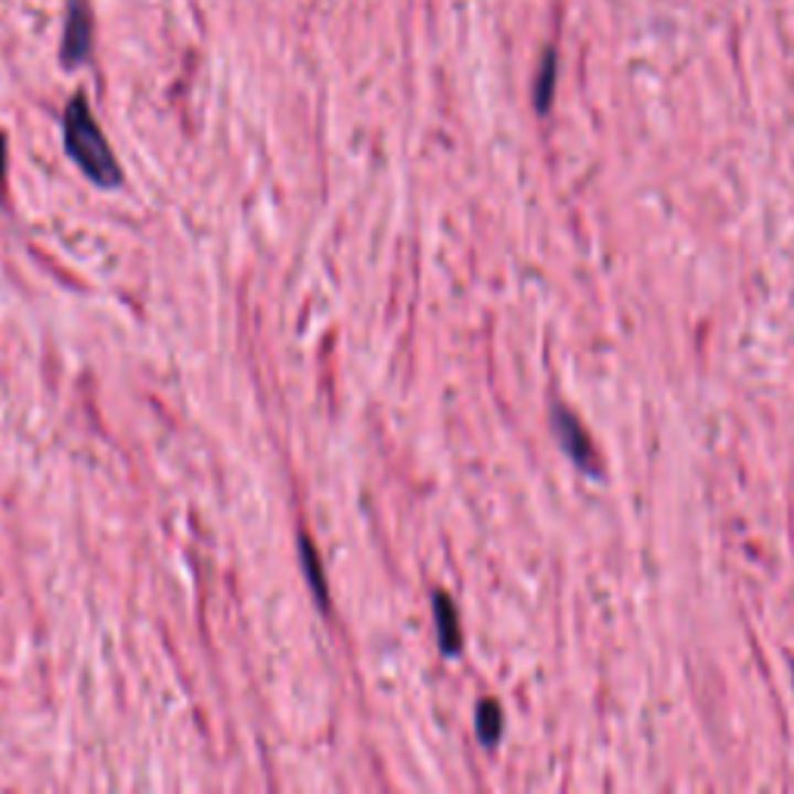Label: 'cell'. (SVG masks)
<instances>
[{
    "label": "cell",
    "mask_w": 794,
    "mask_h": 794,
    "mask_svg": "<svg viewBox=\"0 0 794 794\" xmlns=\"http://www.w3.org/2000/svg\"><path fill=\"white\" fill-rule=\"evenodd\" d=\"M792 670H794V667H792Z\"/></svg>",
    "instance_id": "9c48e42d"
},
{
    "label": "cell",
    "mask_w": 794,
    "mask_h": 794,
    "mask_svg": "<svg viewBox=\"0 0 794 794\" xmlns=\"http://www.w3.org/2000/svg\"><path fill=\"white\" fill-rule=\"evenodd\" d=\"M549 429L556 434V441L562 447V453L571 460V463L578 465L583 475H602V463H599V457H596V447H593V438L587 434V429L580 426V419L568 407L562 404H552L549 407Z\"/></svg>",
    "instance_id": "7a4b0ae2"
},
{
    "label": "cell",
    "mask_w": 794,
    "mask_h": 794,
    "mask_svg": "<svg viewBox=\"0 0 794 794\" xmlns=\"http://www.w3.org/2000/svg\"><path fill=\"white\" fill-rule=\"evenodd\" d=\"M63 140H66L68 159L82 168L87 181L99 190H116L121 183V165H118L116 152L106 143V137L99 131L97 118L90 112L87 97L72 99L63 116Z\"/></svg>",
    "instance_id": "6da1fadb"
},
{
    "label": "cell",
    "mask_w": 794,
    "mask_h": 794,
    "mask_svg": "<svg viewBox=\"0 0 794 794\" xmlns=\"http://www.w3.org/2000/svg\"><path fill=\"white\" fill-rule=\"evenodd\" d=\"M431 612H434V627H438L441 655L457 658V655L463 652V627H460V612H457L453 599L438 590V593L431 596Z\"/></svg>",
    "instance_id": "277c9868"
},
{
    "label": "cell",
    "mask_w": 794,
    "mask_h": 794,
    "mask_svg": "<svg viewBox=\"0 0 794 794\" xmlns=\"http://www.w3.org/2000/svg\"><path fill=\"white\" fill-rule=\"evenodd\" d=\"M475 732H479V742L494 748L503 736V708L496 705L494 698H481L479 708H475Z\"/></svg>",
    "instance_id": "52a82bcc"
},
{
    "label": "cell",
    "mask_w": 794,
    "mask_h": 794,
    "mask_svg": "<svg viewBox=\"0 0 794 794\" xmlns=\"http://www.w3.org/2000/svg\"><path fill=\"white\" fill-rule=\"evenodd\" d=\"M3 178H7V137L0 133V186H3Z\"/></svg>",
    "instance_id": "ba28073f"
},
{
    "label": "cell",
    "mask_w": 794,
    "mask_h": 794,
    "mask_svg": "<svg viewBox=\"0 0 794 794\" xmlns=\"http://www.w3.org/2000/svg\"><path fill=\"white\" fill-rule=\"evenodd\" d=\"M298 559H301L304 580H308V587H311V593H314L316 605L326 609V605H330V599H326V578H323V568H320V556H316L314 544H311L304 534L298 537Z\"/></svg>",
    "instance_id": "5b68a950"
},
{
    "label": "cell",
    "mask_w": 794,
    "mask_h": 794,
    "mask_svg": "<svg viewBox=\"0 0 794 794\" xmlns=\"http://www.w3.org/2000/svg\"><path fill=\"white\" fill-rule=\"evenodd\" d=\"M63 63L68 68H78L90 56V10L84 7V0L68 3L66 32H63V50H60Z\"/></svg>",
    "instance_id": "3957f363"
},
{
    "label": "cell",
    "mask_w": 794,
    "mask_h": 794,
    "mask_svg": "<svg viewBox=\"0 0 794 794\" xmlns=\"http://www.w3.org/2000/svg\"><path fill=\"white\" fill-rule=\"evenodd\" d=\"M556 72H559V63H556V53L546 50L544 60H540V68H537V78H534V109L546 116L549 106H552V94H556Z\"/></svg>",
    "instance_id": "8992f818"
}]
</instances>
